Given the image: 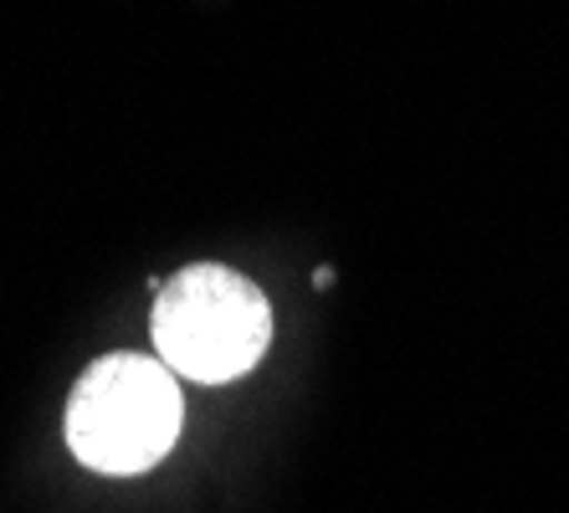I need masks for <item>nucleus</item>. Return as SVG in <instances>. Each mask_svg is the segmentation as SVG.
Masks as SVG:
<instances>
[{"mask_svg":"<svg viewBox=\"0 0 569 513\" xmlns=\"http://www.w3.org/2000/svg\"><path fill=\"white\" fill-rule=\"evenodd\" d=\"M272 344V308L262 288L231 267L200 263L174 273L154 298L159 365L200 385L237 381Z\"/></svg>","mask_w":569,"mask_h":513,"instance_id":"f257e3e1","label":"nucleus"},{"mask_svg":"<svg viewBox=\"0 0 569 513\" xmlns=\"http://www.w3.org/2000/svg\"><path fill=\"white\" fill-rule=\"evenodd\" d=\"M180 436L174 369L144 355H108L67 401V447L93 473H149Z\"/></svg>","mask_w":569,"mask_h":513,"instance_id":"f03ea898","label":"nucleus"}]
</instances>
